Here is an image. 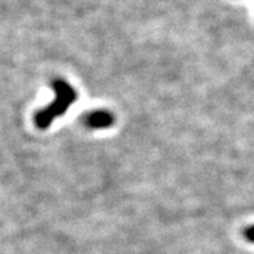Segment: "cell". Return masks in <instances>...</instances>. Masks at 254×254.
Masks as SVG:
<instances>
[{"label":"cell","instance_id":"cell-2","mask_svg":"<svg viewBox=\"0 0 254 254\" xmlns=\"http://www.w3.org/2000/svg\"><path fill=\"white\" fill-rule=\"evenodd\" d=\"M113 122L114 117L108 111H94L84 117V124L90 128H107Z\"/></svg>","mask_w":254,"mask_h":254},{"label":"cell","instance_id":"cell-3","mask_svg":"<svg viewBox=\"0 0 254 254\" xmlns=\"http://www.w3.org/2000/svg\"><path fill=\"white\" fill-rule=\"evenodd\" d=\"M244 235H245V238H247V240H249L251 243H254V226L247 228L244 232Z\"/></svg>","mask_w":254,"mask_h":254},{"label":"cell","instance_id":"cell-1","mask_svg":"<svg viewBox=\"0 0 254 254\" xmlns=\"http://www.w3.org/2000/svg\"><path fill=\"white\" fill-rule=\"evenodd\" d=\"M52 88L55 90L56 99L54 103H51L47 108L35 114V125L38 128L46 130L54 122L55 118L60 117L66 113V111L73 105V103L77 100V92L71 87L70 84L65 82L64 79L56 78L52 80Z\"/></svg>","mask_w":254,"mask_h":254}]
</instances>
